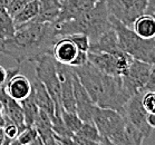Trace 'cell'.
<instances>
[{"instance_id":"10","label":"cell","mask_w":155,"mask_h":145,"mask_svg":"<svg viewBox=\"0 0 155 145\" xmlns=\"http://www.w3.org/2000/svg\"><path fill=\"white\" fill-rule=\"evenodd\" d=\"M57 71L60 81V102L61 107L67 112L76 113L74 96V69L69 65H63L57 61Z\"/></svg>"},{"instance_id":"27","label":"cell","mask_w":155,"mask_h":145,"mask_svg":"<svg viewBox=\"0 0 155 145\" xmlns=\"http://www.w3.org/2000/svg\"><path fill=\"white\" fill-rule=\"evenodd\" d=\"M38 137V133L34 126H27L25 130L18 134L17 141L20 143L21 145H29L31 142H34L36 138Z\"/></svg>"},{"instance_id":"9","label":"cell","mask_w":155,"mask_h":145,"mask_svg":"<svg viewBox=\"0 0 155 145\" xmlns=\"http://www.w3.org/2000/svg\"><path fill=\"white\" fill-rule=\"evenodd\" d=\"M151 66L152 64L133 58L127 71L122 76L124 85L132 95L145 92V85L147 83Z\"/></svg>"},{"instance_id":"13","label":"cell","mask_w":155,"mask_h":145,"mask_svg":"<svg viewBox=\"0 0 155 145\" xmlns=\"http://www.w3.org/2000/svg\"><path fill=\"white\" fill-rule=\"evenodd\" d=\"M32 91V84L25 75L19 73L12 75L6 84V92L8 96L18 102L27 98Z\"/></svg>"},{"instance_id":"11","label":"cell","mask_w":155,"mask_h":145,"mask_svg":"<svg viewBox=\"0 0 155 145\" xmlns=\"http://www.w3.org/2000/svg\"><path fill=\"white\" fill-rule=\"evenodd\" d=\"M74 69V68H73ZM74 96H75V106H76V114L84 123H93V114L96 107V104L93 102L87 91L84 88L81 83L78 79L77 75L74 71Z\"/></svg>"},{"instance_id":"26","label":"cell","mask_w":155,"mask_h":145,"mask_svg":"<svg viewBox=\"0 0 155 145\" xmlns=\"http://www.w3.org/2000/svg\"><path fill=\"white\" fill-rule=\"evenodd\" d=\"M76 135L96 142H102V138H103L94 123H83L81 127L76 133Z\"/></svg>"},{"instance_id":"17","label":"cell","mask_w":155,"mask_h":145,"mask_svg":"<svg viewBox=\"0 0 155 145\" xmlns=\"http://www.w3.org/2000/svg\"><path fill=\"white\" fill-rule=\"evenodd\" d=\"M34 127L37 130L38 136L41 138L45 145H59L54 136L53 127H51V118L46 112L39 110L38 115L36 117Z\"/></svg>"},{"instance_id":"8","label":"cell","mask_w":155,"mask_h":145,"mask_svg":"<svg viewBox=\"0 0 155 145\" xmlns=\"http://www.w3.org/2000/svg\"><path fill=\"white\" fill-rule=\"evenodd\" d=\"M142 95L143 93H137L130 96L127 101L124 110V117L128 123H130L134 127H136L140 132L143 133L145 138H148L152 134L153 128L147 123V112L143 106L142 103Z\"/></svg>"},{"instance_id":"43","label":"cell","mask_w":155,"mask_h":145,"mask_svg":"<svg viewBox=\"0 0 155 145\" xmlns=\"http://www.w3.org/2000/svg\"><path fill=\"white\" fill-rule=\"evenodd\" d=\"M9 2H10V0H0V6L7 8V6L9 5Z\"/></svg>"},{"instance_id":"7","label":"cell","mask_w":155,"mask_h":145,"mask_svg":"<svg viewBox=\"0 0 155 145\" xmlns=\"http://www.w3.org/2000/svg\"><path fill=\"white\" fill-rule=\"evenodd\" d=\"M109 14L132 28L140 16L146 14L147 0H107Z\"/></svg>"},{"instance_id":"31","label":"cell","mask_w":155,"mask_h":145,"mask_svg":"<svg viewBox=\"0 0 155 145\" xmlns=\"http://www.w3.org/2000/svg\"><path fill=\"white\" fill-rule=\"evenodd\" d=\"M19 71H20L19 67L11 68V69H6L5 67L0 66V85H6L8 79H9L12 75L19 73Z\"/></svg>"},{"instance_id":"16","label":"cell","mask_w":155,"mask_h":145,"mask_svg":"<svg viewBox=\"0 0 155 145\" xmlns=\"http://www.w3.org/2000/svg\"><path fill=\"white\" fill-rule=\"evenodd\" d=\"M31 94L34 96L35 103L39 107V110H42L44 112H46L51 118L54 116V114H55V102L51 98V96L48 93L45 85L38 79H36L32 83Z\"/></svg>"},{"instance_id":"22","label":"cell","mask_w":155,"mask_h":145,"mask_svg":"<svg viewBox=\"0 0 155 145\" xmlns=\"http://www.w3.org/2000/svg\"><path fill=\"white\" fill-rule=\"evenodd\" d=\"M39 11H40L39 0H32V1L28 2L25 7L21 8L20 10L12 17L16 28L32 21L39 15Z\"/></svg>"},{"instance_id":"4","label":"cell","mask_w":155,"mask_h":145,"mask_svg":"<svg viewBox=\"0 0 155 145\" xmlns=\"http://www.w3.org/2000/svg\"><path fill=\"white\" fill-rule=\"evenodd\" d=\"M35 65L37 79L45 85L55 102V108H61L60 102V81L57 71V61L51 53L44 54L31 61Z\"/></svg>"},{"instance_id":"18","label":"cell","mask_w":155,"mask_h":145,"mask_svg":"<svg viewBox=\"0 0 155 145\" xmlns=\"http://www.w3.org/2000/svg\"><path fill=\"white\" fill-rule=\"evenodd\" d=\"M63 0H39L40 11L32 21L37 22H53L57 20L59 16Z\"/></svg>"},{"instance_id":"23","label":"cell","mask_w":155,"mask_h":145,"mask_svg":"<svg viewBox=\"0 0 155 145\" xmlns=\"http://www.w3.org/2000/svg\"><path fill=\"white\" fill-rule=\"evenodd\" d=\"M16 32L14 19L8 12L7 8L0 6V39H8Z\"/></svg>"},{"instance_id":"2","label":"cell","mask_w":155,"mask_h":145,"mask_svg":"<svg viewBox=\"0 0 155 145\" xmlns=\"http://www.w3.org/2000/svg\"><path fill=\"white\" fill-rule=\"evenodd\" d=\"M55 27L58 38L73 34H85L88 36L91 41H95L103 34L113 28L107 0H98L92 9L85 14Z\"/></svg>"},{"instance_id":"24","label":"cell","mask_w":155,"mask_h":145,"mask_svg":"<svg viewBox=\"0 0 155 145\" xmlns=\"http://www.w3.org/2000/svg\"><path fill=\"white\" fill-rule=\"evenodd\" d=\"M22 110H24V117H25V124L26 127L27 126H34L35 120L39 112V107L37 106V104L35 103L34 96L32 94L27 97V98L22 99L20 102Z\"/></svg>"},{"instance_id":"33","label":"cell","mask_w":155,"mask_h":145,"mask_svg":"<svg viewBox=\"0 0 155 145\" xmlns=\"http://www.w3.org/2000/svg\"><path fill=\"white\" fill-rule=\"evenodd\" d=\"M88 61V51H81V50H78L77 55L75 57V59L71 61V64L69 66H73V67H79V66H83Z\"/></svg>"},{"instance_id":"32","label":"cell","mask_w":155,"mask_h":145,"mask_svg":"<svg viewBox=\"0 0 155 145\" xmlns=\"http://www.w3.org/2000/svg\"><path fill=\"white\" fill-rule=\"evenodd\" d=\"M5 130V134H6V137L10 138V140H15L17 138L18 134H19V128L17 127V125H15L14 123H11L10 120H7V123L4 126Z\"/></svg>"},{"instance_id":"36","label":"cell","mask_w":155,"mask_h":145,"mask_svg":"<svg viewBox=\"0 0 155 145\" xmlns=\"http://www.w3.org/2000/svg\"><path fill=\"white\" fill-rule=\"evenodd\" d=\"M54 136L59 145H78L73 137H64V136H58L56 134H54Z\"/></svg>"},{"instance_id":"42","label":"cell","mask_w":155,"mask_h":145,"mask_svg":"<svg viewBox=\"0 0 155 145\" xmlns=\"http://www.w3.org/2000/svg\"><path fill=\"white\" fill-rule=\"evenodd\" d=\"M29 145H45V144H44V142L41 141V138H40V137L38 136V137L36 138L35 141L31 142V143H30Z\"/></svg>"},{"instance_id":"5","label":"cell","mask_w":155,"mask_h":145,"mask_svg":"<svg viewBox=\"0 0 155 145\" xmlns=\"http://www.w3.org/2000/svg\"><path fill=\"white\" fill-rule=\"evenodd\" d=\"M88 60L104 74L123 76L130 67L133 57L122 49L112 54L88 51Z\"/></svg>"},{"instance_id":"3","label":"cell","mask_w":155,"mask_h":145,"mask_svg":"<svg viewBox=\"0 0 155 145\" xmlns=\"http://www.w3.org/2000/svg\"><path fill=\"white\" fill-rule=\"evenodd\" d=\"M110 21L118 38L120 49L134 59L153 64L155 61V38H142L136 32L110 15Z\"/></svg>"},{"instance_id":"29","label":"cell","mask_w":155,"mask_h":145,"mask_svg":"<svg viewBox=\"0 0 155 145\" xmlns=\"http://www.w3.org/2000/svg\"><path fill=\"white\" fill-rule=\"evenodd\" d=\"M142 103L147 113H155V92L146 91L143 93Z\"/></svg>"},{"instance_id":"1","label":"cell","mask_w":155,"mask_h":145,"mask_svg":"<svg viewBox=\"0 0 155 145\" xmlns=\"http://www.w3.org/2000/svg\"><path fill=\"white\" fill-rule=\"evenodd\" d=\"M58 39L53 22L30 21L17 27L12 37L0 39V54L10 57L18 65L51 53Z\"/></svg>"},{"instance_id":"39","label":"cell","mask_w":155,"mask_h":145,"mask_svg":"<svg viewBox=\"0 0 155 145\" xmlns=\"http://www.w3.org/2000/svg\"><path fill=\"white\" fill-rule=\"evenodd\" d=\"M147 123L152 128H155V113L147 114Z\"/></svg>"},{"instance_id":"41","label":"cell","mask_w":155,"mask_h":145,"mask_svg":"<svg viewBox=\"0 0 155 145\" xmlns=\"http://www.w3.org/2000/svg\"><path fill=\"white\" fill-rule=\"evenodd\" d=\"M5 140H6V134H5L4 127H0V145L4 144Z\"/></svg>"},{"instance_id":"15","label":"cell","mask_w":155,"mask_h":145,"mask_svg":"<svg viewBox=\"0 0 155 145\" xmlns=\"http://www.w3.org/2000/svg\"><path fill=\"white\" fill-rule=\"evenodd\" d=\"M120 50L118 38H117L115 29L112 28L107 30L105 34H103L98 39L95 41H91L89 50L88 51H94V53H115Z\"/></svg>"},{"instance_id":"14","label":"cell","mask_w":155,"mask_h":145,"mask_svg":"<svg viewBox=\"0 0 155 145\" xmlns=\"http://www.w3.org/2000/svg\"><path fill=\"white\" fill-rule=\"evenodd\" d=\"M78 53V48L68 37H59L54 44L51 55L59 64L71 65Z\"/></svg>"},{"instance_id":"19","label":"cell","mask_w":155,"mask_h":145,"mask_svg":"<svg viewBox=\"0 0 155 145\" xmlns=\"http://www.w3.org/2000/svg\"><path fill=\"white\" fill-rule=\"evenodd\" d=\"M145 136L142 132H140L136 127H134L130 123L126 120V125L120 133L110 138V141L118 145H143Z\"/></svg>"},{"instance_id":"38","label":"cell","mask_w":155,"mask_h":145,"mask_svg":"<svg viewBox=\"0 0 155 145\" xmlns=\"http://www.w3.org/2000/svg\"><path fill=\"white\" fill-rule=\"evenodd\" d=\"M6 123H7V118H6V115H5L4 105L0 103V127H4Z\"/></svg>"},{"instance_id":"45","label":"cell","mask_w":155,"mask_h":145,"mask_svg":"<svg viewBox=\"0 0 155 145\" xmlns=\"http://www.w3.org/2000/svg\"><path fill=\"white\" fill-rule=\"evenodd\" d=\"M152 16H153V17H154V18H155V14H153V15H152Z\"/></svg>"},{"instance_id":"25","label":"cell","mask_w":155,"mask_h":145,"mask_svg":"<svg viewBox=\"0 0 155 145\" xmlns=\"http://www.w3.org/2000/svg\"><path fill=\"white\" fill-rule=\"evenodd\" d=\"M61 117H63L64 123L67 126V128L71 133H74V134H76L79 131V128L81 127V125L84 123L76 113H74V112H67L64 108H61Z\"/></svg>"},{"instance_id":"21","label":"cell","mask_w":155,"mask_h":145,"mask_svg":"<svg viewBox=\"0 0 155 145\" xmlns=\"http://www.w3.org/2000/svg\"><path fill=\"white\" fill-rule=\"evenodd\" d=\"M132 29L142 38H155V18L148 14L142 15L133 22Z\"/></svg>"},{"instance_id":"12","label":"cell","mask_w":155,"mask_h":145,"mask_svg":"<svg viewBox=\"0 0 155 145\" xmlns=\"http://www.w3.org/2000/svg\"><path fill=\"white\" fill-rule=\"evenodd\" d=\"M98 0H63L59 16L54 25L58 26L63 22L73 20L92 9Z\"/></svg>"},{"instance_id":"35","label":"cell","mask_w":155,"mask_h":145,"mask_svg":"<svg viewBox=\"0 0 155 145\" xmlns=\"http://www.w3.org/2000/svg\"><path fill=\"white\" fill-rule=\"evenodd\" d=\"M73 138L76 141V143H77L78 145H102V142H96V141H92V140H87V138L77 136L76 134H74Z\"/></svg>"},{"instance_id":"40","label":"cell","mask_w":155,"mask_h":145,"mask_svg":"<svg viewBox=\"0 0 155 145\" xmlns=\"http://www.w3.org/2000/svg\"><path fill=\"white\" fill-rule=\"evenodd\" d=\"M102 145H118V144L114 143L113 141H110L108 137H103L102 138Z\"/></svg>"},{"instance_id":"34","label":"cell","mask_w":155,"mask_h":145,"mask_svg":"<svg viewBox=\"0 0 155 145\" xmlns=\"http://www.w3.org/2000/svg\"><path fill=\"white\" fill-rule=\"evenodd\" d=\"M146 91L155 92V61L151 66V71H150V75H148L147 83L145 85V92Z\"/></svg>"},{"instance_id":"37","label":"cell","mask_w":155,"mask_h":145,"mask_svg":"<svg viewBox=\"0 0 155 145\" xmlns=\"http://www.w3.org/2000/svg\"><path fill=\"white\" fill-rule=\"evenodd\" d=\"M8 99H9V96L6 92V85H0V103L2 105H6Z\"/></svg>"},{"instance_id":"6","label":"cell","mask_w":155,"mask_h":145,"mask_svg":"<svg viewBox=\"0 0 155 145\" xmlns=\"http://www.w3.org/2000/svg\"><path fill=\"white\" fill-rule=\"evenodd\" d=\"M93 123L95 124L102 137H108L110 140L124 130L126 118L117 110L103 108L96 105L93 114Z\"/></svg>"},{"instance_id":"20","label":"cell","mask_w":155,"mask_h":145,"mask_svg":"<svg viewBox=\"0 0 155 145\" xmlns=\"http://www.w3.org/2000/svg\"><path fill=\"white\" fill-rule=\"evenodd\" d=\"M4 110L6 118L10 120L11 123H14L15 125H17V127L19 128V133L22 130H25V117H24V110H22L20 102L9 97L6 105H4Z\"/></svg>"},{"instance_id":"28","label":"cell","mask_w":155,"mask_h":145,"mask_svg":"<svg viewBox=\"0 0 155 145\" xmlns=\"http://www.w3.org/2000/svg\"><path fill=\"white\" fill-rule=\"evenodd\" d=\"M66 37H68L76 45L78 50H81V51H88L89 50L91 40H89L87 35H85V34H73V35L66 36Z\"/></svg>"},{"instance_id":"30","label":"cell","mask_w":155,"mask_h":145,"mask_svg":"<svg viewBox=\"0 0 155 145\" xmlns=\"http://www.w3.org/2000/svg\"><path fill=\"white\" fill-rule=\"evenodd\" d=\"M32 0H10L9 5L7 6V10L10 14L11 17H14L18 11L20 10L22 7H25L26 5L30 2Z\"/></svg>"},{"instance_id":"44","label":"cell","mask_w":155,"mask_h":145,"mask_svg":"<svg viewBox=\"0 0 155 145\" xmlns=\"http://www.w3.org/2000/svg\"><path fill=\"white\" fill-rule=\"evenodd\" d=\"M10 145H21V144L17 141V138H15V140H12V141H11Z\"/></svg>"}]
</instances>
